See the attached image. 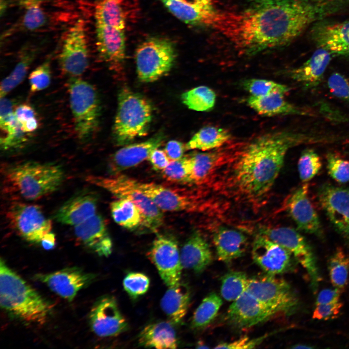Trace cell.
Wrapping results in <instances>:
<instances>
[{
  "mask_svg": "<svg viewBox=\"0 0 349 349\" xmlns=\"http://www.w3.org/2000/svg\"><path fill=\"white\" fill-rule=\"evenodd\" d=\"M0 127L2 133L0 146L4 150L16 148L27 141L25 133L14 114L11 101L0 97Z\"/></svg>",
  "mask_w": 349,
  "mask_h": 349,
  "instance_id": "cell-30",
  "label": "cell"
},
{
  "mask_svg": "<svg viewBox=\"0 0 349 349\" xmlns=\"http://www.w3.org/2000/svg\"><path fill=\"white\" fill-rule=\"evenodd\" d=\"M183 269L201 273L211 263L212 254L209 245L201 233L193 232L183 245L180 251Z\"/></svg>",
  "mask_w": 349,
  "mask_h": 349,
  "instance_id": "cell-27",
  "label": "cell"
},
{
  "mask_svg": "<svg viewBox=\"0 0 349 349\" xmlns=\"http://www.w3.org/2000/svg\"><path fill=\"white\" fill-rule=\"evenodd\" d=\"M216 95L214 91L206 86H200L188 91L181 95L182 102L190 109L206 111L215 106Z\"/></svg>",
  "mask_w": 349,
  "mask_h": 349,
  "instance_id": "cell-42",
  "label": "cell"
},
{
  "mask_svg": "<svg viewBox=\"0 0 349 349\" xmlns=\"http://www.w3.org/2000/svg\"><path fill=\"white\" fill-rule=\"evenodd\" d=\"M284 95L281 94L260 96L251 95L246 99V103L257 113L266 116L307 114V111L286 101Z\"/></svg>",
  "mask_w": 349,
  "mask_h": 349,
  "instance_id": "cell-31",
  "label": "cell"
},
{
  "mask_svg": "<svg viewBox=\"0 0 349 349\" xmlns=\"http://www.w3.org/2000/svg\"><path fill=\"white\" fill-rule=\"evenodd\" d=\"M110 209L114 222L123 227L133 230L142 225L141 211L129 199L118 198L111 203Z\"/></svg>",
  "mask_w": 349,
  "mask_h": 349,
  "instance_id": "cell-37",
  "label": "cell"
},
{
  "mask_svg": "<svg viewBox=\"0 0 349 349\" xmlns=\"http://www.w3.org/2000/svg\"><path fill=\"white\" fill-rule=\"evenodd\" d=\"M95 277L96 275L86 272L75 267L35 275L36 279L46 284L52 291L68 301H72L78 292L91 283Z\"/></svg>",
  "mask_w": 349,
  "mask_h": 349,
  "instance_id": "cell-17",
  "label": "cell"
},
{
  "mask_svg": "<svg viewBox=\"0 0 349 349\" xmlns=\"http://www.w3.org/2000/svg\"><path fill=\"white\" fill-rule=\"evenodd\" d=\"M94 17L95 23L125 30L126 13L124 0H94Z\"/></svg>",
  "mask_w": 349,
  "mask_h": 349,
  "instance_id": "cell-35",
  "label": "cell"
},
{
  "mask_svg": "<svg viewBox=\"0 0 349 349\" xmlns=\"http://www.w3.org/2000/svg\"><path fill=\"white\" fill-rule=\"evenodd\" d=\"M276 314L246 291L230 305L226 319L233 327L243 330L265 322Z\"/></svg>",
  "mask_w": 349,
  "mask_h": 349,
  "instance_id": "cell-16",
  "label": "cell"
},
{
  "mask_svg": "<svg viewBox=\"0 0 349 349\" xmlns=\"http://www.w3.org/2000/svg\"><path fill=\"white\" fill-rule=\"evenodd\" d=\"M242 87L251 95L260 96L274 94H286L290 88L274 81L258 79H248L241 82Z\"/></svg>",
  "mask_w": 349,
  "mask_h": 349,
  "instance_id": "cell-44",
  "label": "cell"
},
{
  "mask_svg": "<svg viewBox=\"0 0 349 349\" xmlns=\"http://www.w3.org/2000/svg\"><path fill=\"white\" fill-rule=\"evenodd\" d=\"M328 270L333 286L341 291L348 283L349 255L342 249H337L330 258Z\"/></svg>",
  "mask_w": 349,
  "mask_h": 349,
  "instance_id": "cell-41",
  "label": "cell"
},
{
  "mask_svg": "<svg viewBox=\"0 0 349 349\" xmlns=\"http://www.w3.org/2000/svg\"><path fill=\"white\" fill-rule=\"evenodd\" d=\"M313 348V347H311L309 345L304 344L296 345L291 347V348L293 349H312Z\"/></svg>",
  "mask_w": 349,
  "mask_h": 349,
  "instance_id": "cell-59",
  "label": "cell"
},
{
  "mask_svg": "<svg viewBox=\"0 0 349 349\" xmlns=\"http://www.w3.org/2000/svg\"><path fill=\"white\" fill-rule=\"evenodd\" d=\"M318 197L334 227L349 239V188L326 184L319 189Z\"/></svg>",
  "mask_w": 349,
  "mask_h": 349,
  "instance_id": "cell-18",
  "label": "cell"
},
{
  "mask_svg": "<svg viewBox=\"0 0 349 349\" xmlns=\"http://www.w3.org/2000/svg\"><path fill=\"white\" fill-rule=\"evenodd\" d=\"M327 159L331 177L339 183L349 182V161L331 153L327 155Z\"/></svg>",
  "mask_w": 349,
  "mask_h": 349,
  "instance_id": "cell-49",
  "label": "cell"
},
{
  "mask_svg": "<svg viewBox=\"0 0 349 349\" xmlns=\"http://www.w3.org/2000/svg\"><path fill=\"white\" fill-rule=\"evenodd\" d=\"M246 291L277 314L289 315L299 307V298L290 284L275 275L249 278Z\"/></svg>",
  "mask_w": 349,
  "mask_h": 349,
  "instance_id": "cell-9",
  "label": "cell"
},
{
  "mask_svg": "<svg viewBox=\"0 0 349 349\" xmlns=\"http://www.w3.org/2000/svg\"><path fill=\"white\" fill-rule=\"evenodd\" d=\"M6 218L13 230L25 240L40 243L51 232L52 223L38 205L22 202H13L6 211Z\"/></svg>",
  "mask_w": 349,
  "mask_h": 349,
  "instance_id": "cell-11",
  "label": "cell"
},
{
  "mask_svg": "<svg viewBox=\"0 0 349 349\" xmlns=\"http://www.w3.org/2000/svg\"><path fill=\"white\" fill-rule=\"evenodd\" d=\"M190 296L188 287L181 282L169 287L164 293L160 301V307L173 324L181 322L185 317L189 307Z\"/></svg>",
  "mask_w": 349,
  "mask_h": 349,
  "instance_id": "cell-33",
  "label": "cell"
},
{
  "mask_svg": "<svg viewBox=\"0 0 349 349\" xmlns=\"http://www.w3.org/2000/svg\"><path fill=\"white\" fill-rule=\"evenodd\" d=\"M345 7V0H248L240 9L218 11L212 27L239 53L252 56L287 46Z\"/></svg>",
  "mask_w": 349,
  "mask_h": 349,
  "instance_id": "cell-1",
  "label": "cell"
},
{
  "mask_svg": "<svg viewBox=\"0 0 349 349\" xmlns=\"http://www.w3.org/2000/svg\"><path fill=\"white\" fill-rule=\"evenodd\" d=\"M118 101L113 134L116 143L121 145L147 134L153 108L146 98L127 88L120 90Z\"/></svg>",
  "mask_w": 349,
  "mask_h": 349,
  "instance_id": "cell-5",
  "label": "cell"
},
{
  "mask_svg": "<svg viewBox=\"0 0 349 349\" xmlns=\"http://www.w3.org/2000/svg\"><path fill=\"white\" fill-rule=\"evenodd\" d=\"M48 0H18L23 10L21 25L27 31H36L47 25L48 16L45 5Z\"/></svg>",
  "mask_w": 349,
  "mask_h": 349,
  "instance_id": "cell-38",
  "label": "cell"
},
{
  "mask_svg": "<svg viewBox=\"0 0 349 349\" xmlns=\"http://www.w3.org/2000/svg\"><path fill=\"white\" fill-rule=\"evenodd\" d=\"M70 107L78 138H89L98 124L100 105L94 86L79 77L70 78L68 82Z\"/></svg>",
  "mask_w": 349,
  "mask_h": 349,
  "instance_id": "cell-6",
  "label": "cell"
},
{
  "mask_svg": "<svg viewBox=\"0 0 349 349\" xmlns=\"http://www.w3.org/2000/svg\"><path fill=\"white\" fill-rule=\"evenodd\" d=\"M14 114L20 126L36 117V113L33 108L31 105L26 103L16 107L14 110Z\"/></svg>",
  "mask_w": 349,
  "mask_h": 349,
  "instance_id": "cell-56",
  "label": "cell"
},
{
  "mask_svg": "<svg viewBox=\"0 0 349 349\" xmlns=\"http://www.w3.org/2000/svg\"><path fill=\"white\" fill-rule=\"evenodd\" d=\"M286 206L300 230L316 235L321 234L320 221L309 199L307 184L295 190L288 198Z\"/></svg>",
  "mask_w": 349,
  "mask_h": 349,
  "instance_id": "cell-24",
  "label": "cell"
},
{
  "mask_svg": "<svg viewBox=\"0 0 349 349\" xmlns=\"http://www.w3.org/2000/svg\"><path fill=\"white\" fill-rule=\"evenodd\" d=\"M311 38L318 48L331 54L349 56V21H319L311 29Z\"/></svg>",
  "mask_w": 349,
  "mask_h": 349,
  "instance_id": "cell-20",
  "label": "cell"
},
{
  "mask_svg": "<svg viewBox=\"0 0 349 349\" xmlns=\"http://www.w3.org/2000/svg\"><path fill=\"white\" fill-rule=\"evenodd\" d=\"M259 234L289 251L307 272L313 292L316 293L321 276L314 252L304 238L296 230L288 227H264Z\"/></svg>",
  "mask_w": 349,
  "mask_h": 349,
  "instance_id": "cell-10",
  "label": "cell"
},
{
  "mask_svg": "<svg viewBox=\"0 0 349 349\" xmlns=\"http://www.w3.org/2000/svg\"><path fill=\"white\" fill-rule=\"evenodd\" d=\"M22 130L26 133L35 131L38 127V122L36 117H34L21 126Z\"/></svg>",
  "mask_w": 349,
  "mask_h": 349,
  "instance_id": "cell-58",
  "label": "cell"
},
{
  "mask_svg": "<svg viewBox=\"0 0 349 349\" xmlns=\"http://www.w3.org/2000/svg\"><path fill=\"white\" fill-rule=\"evenodd\" d=\"M39 47L29 43L22 47L19 58L11 72L1 82L0 97H5L11 91L19 85L25 79L32 63L39 52Z\"/></svg>",
  "mask_w": 349,
  "mask_h": 349,
  "instance_id": "cell-34",
  "label": "cell"
},
{
  "mask_svg": "<svg viewBox=\"0 0 349 349\" xmlns=\"http://www.w3.org/2000/svg\"><path fill=\"white\" fill-rule=\"evenodd\" d=\"M131 185L148 197L161 210L192 211L196 202L187 194L153 183H145L128 177Z\"/></svg>",
  "mask_w": 349,
  "mask_h": 349,
  "instance_id": "cell-19",
  "label": "cell"
},
{
  "mask_svg": "<svg viewBox=\"0 0 349 349\" xmlns=\"http://www.w3.org/2000/svg\"><path fill=\"white\" fill-rule=\"evenodd\" d=\"M186 146L181 142L176 140L169 141L164 149L170 161L178 160L183 157Z\"/></svg>",
  "mask_w": 349,
  "mask_h": 349,
  "instance_id": "cell-55",
  "label": "cell"
},
{
  "mask_svg": "<svg viewBox=\"0 0 349 349\" xmlns=\"http://www.w3.org/2000/svg\"><path fill=\"white\" fill-rule=\"evenodd\" d=\"M222 304L221 297L215 292L207 295L196 309L191 321L193 329L201 330L208 326L216 317Z\"/></svg>",
  "mask_w": 349,
  "mask_h": 349,
  "instance_id": "cell-39",
  "label": "cell"
},
{
  "mask_svg": "<svg viewBox=\"0 0 349 349\" xmlns=\"http://www.w3.org/2000/svg\"><path fill=\"white\" fill-rule=\"evenodd\" d=\"M220 155L219 152H196L189 155L190 163V183L200 184L204 182Z\"/></svg>",
  "mask_w": 349,
  "mask_h": 349,
  "instance_id": "cell-40",
  "label": "cell"
},
{
  "mask_svg": "<svg viewBox=\"0 0 349 349\" xmlns=\"http://www.w3.org/2000/svg\"><path fill=\"white\" fill-rule=\"evenodd\" d=\"M123 285L128 295L133 299H136L147 291L150 279L143 273L130 272L125 276Z\"/></svg>",
  "mask_w": 349,
  "mask_h": 349,
  "instance_id": "cell-48",
  "label": "cell"
},
{
  "mask_svg": "<svg viewBox=\"0 0 349 349\" xmlns=\"http://www.w3.org/2000/svg\"><path fill=\"white\" fill-rule=\"evenodd\" d=\"M327 85L334 96L349 102V79L339 73H334L329 77Z\"/></svg>",
  "mask_w": 349,
  "mask_h": 349,
  "instance_id": "cell-50",
  "label": "cell"
},
{
  "mask_svg": "<svg viewBox=\"0 0 349 349\" xmlns=\"http://www.w3.org/2000/svg\"><path fill=\"white\" fill-rule=\"evenodd\" d=\"M51 59L50 56L35 68L29 75V81L31 92L36 93L47 88L51 79Z\"/></svg>",
  "mask_w": 349,
  "mask_h": 349,
  "instance_id": "cell-47",
  "label": "cell"
},
{
  "mask_svg": "<svg viewBox=\"0 0 349 349\" xmlns=\"http://www.w3.org/2000/svg\"><path fill=\"white\" fill-rule=\"evenodd\" d=\"M135 58L139 79L153 82L168 73L173 67L176 58L175 47L168 39L150 37L138 47Z\"/></svg>",
  "mask_w": 349,
  "mask_h": 349,
  "instance_id": "cell-8",
  "label": "cell"
},
{
  "mask_svg": "<svg viewBox=\"0 0 349 349\" xmlns=\"http://www.w3.org/2000/svg\"><path fill=\"white\" fill-rule=\"evenodd\" d=\"M162 171L163 177L167 180L180 184H190V163L189 155L171 161Z\"/></svg>",
  "mask_w": 349,
  "mask_h": 349,
  "instance_id": "cell-46",
  "label": "cell"
},
{
  "mask_svg": "<svg viewBox=\"0 0 349 349\" xmlns=\"http://www.w3.org/2000/svg\"><path fill=\"white\" fill-rule=\"evenodd\" d=\"M322 167L321 159L313 149L304 150L299 158L298 169L301 180L306 182L317 174Z\"/></svg>",
  "mask_w": 349,
  "mask_h": 349,
  "instance_id": "cell-45",
  "label": "cell"
},
{
  "mask_svg": "<svg viewBox=\"0 0 349 349\" xmlns=\"http://www.w3.org/2000/svg\"><path fill=\"white\" fill-rule=\"evenodd\" d=\"M92 331L100 337L115 336L128 330V325L114 297L103 296L93 304L89 316Z\"/></svg>",
  "mask_w": 349,
  "mask_h": 349,
  "instance_id": "cell-14",
  "label": "cell"
},
{
  "mask_svg": "<svg viewBox=\"0 0 349 349\" xmlns=\"http://www.w3.org/2000/svg\"><path fill=\"white\" fill-rule=\"evenodd\" d=\"M6 181L23 198L35 200L58 189L64 173L58 165L28 161L4 167Z\"/></svg>",
  "mask_w": 349,
  "mask_h": 349,
  "instance_id": "cell-4",
  "label": "cell"
},
{
  "mask_svg": "<svg viewBox=\"0 0 349 349\" xmlns=\"http://www.w3.org/2000/svg\"><path fill=\"white\" fill-rule=\"evenodd\" d=\"M97 197L83 190L69 199L55 212V219L63 224L76 226L96 214Z\"/></svg>",
  "mask_w": 349,
  "mask_h": 349,
  "instance_id": "cell-26",
  "label": "cell"
},
{
  "mask_svg": "<svg viewBox=\"0 0 349 349\" xmlns=\"http://www.w3.org/2000/svg\"><path fill=\"white\" fill-rule=\"evenodd\" d=\"M164 136L158 133L148 140L127 145L113 154L109 162L110 172L117 174L121 171L137 166L163 143Z\"/></svg>",
  "mask_w": 349,
  "mask_h": 349,
  "instance_id": "cell-25",
  "label": "cell"
},
{
  "mask_svg": "<svg viewBox=\"0 0 349 349\" xmlns=\"http://www.w3.org/2000/svg\"><path fill=\"white\" fill-rule=\"evenodd\" d=\"M331 60V53L318 48L307 61L300 67L290 70L288 75L306 89L315 88L321 82Z\"/></svg>",
  "mask_w": 349,
  "mask_h": 349,
  "instance_id": "cell-28",
  "label": "cell"
},
{
  "mask_svg": "<svg viewBox=\"0 0 349 349\" xmlns=\"http://www.w3.org/2000/svg\"><path fill=\"white\" fill-rule=\"evenodd\" d=\"M96 45L100 59L112 68H119L125 58V30L95 23Z\"/></svg>",
  "mask_w": 349,
  "mask_h": 349,
  "instance_id": "cell-21",
  "label": "cell"
},
{
  "mask_svg": "<svg viewBox=\"0 0 349 349\" xmlns=\"http://www.w3.org/2000/svg\"><path fill=\"white\" fill-rule=\"evenodd\" d=\"M254 262L266 273L277 275L290 271L294 266L293 254L287 250L258 234L252 245Z\"/></svg>",
  "mask_w": 349,
  "mask_h": 349,
  "instance_id": "cell-15",
  "label": "cell"
},
{
  "mask_svg": "<svg viewBox=\"0 0 349 349\" xmlns=\"http://www.w3.org/2000/svg\"><path fill=\"white\" fill-rule=\"evenodd\" d=\"M269 334L255 339H250L248 337L244 336L232 342L222 343L217 345L215 349H252L259 345Z\"/></svg>",
  "mask_w": 349,
  "mask_h": 349,
  "instance_id": "cell-52",
  "label": "cell"
},
{
  "mask_svg": "<svg viewBox=\"0 0 349 349\" xmlns=\"http://www.w3.org/2000/svg\"><path fill=\"white\" fill-rule=\"evenodd\" d=\"M343 307L342 303L337 302L316 305L312 318L318 320H327L337 317Z\"/></svg>",
  "mask_w": 349,
  "mask_h": 349,
  "instance_id": "cell-51",
  "label": "cell"
},
{
  "mask_svg": "<svg viewBox=\"0 0 349 349\" xmlns=\"http://www.w3.org/2000/svg\"><path fill=\"white\" fill-rule=\"evenodd\" d=\"M231 138V134L228 130L216 126H207L193 136L186 144V149L208 151L222 146Z\"/></svg>",
  "mask_w": 349,
  "mask_h": 349,
  "instance_id": "cell-36",
  "label": "cell"
},
{
  "mask_svg": "<svg viewBox=\"0 0 349 349\" xmlns=\"http://www.w3.org/2000/svg\"><path fill=\"white\" fill-rule=\"evenodd\" d=\"M306 138L286 131L255 137L238 153L233 165L231 183L237 191L251 200L262 198L271 189L288 150Z\"/></svg>",
  "mask_w": 349,
  "mask_h": 349,
  "instance_id": "cell-2",
  "label": "cell"
},
{
  "mask_svg": "<svg viewBox=\"0 0 349 349\" xmlns=\"http://www.w3.org/2000/svg\"><path fill=\"white\" fill-rule=\"evenodd\" d=\"M341 291L334 289L327 288L322 290L318 293L316 305L337 302L340 301Z\"/></svg>",
  "mask_w": 349,
  "mask_h": 349,
  "instance_id": "cell-54",
  "label": "cell"
},
{
  "mask_svg": "<svg viewBox=\"0 0 349 349\" xmlns=\"http://www.w3.org/2000/svg\"><path fill=\"white\" fill-rule=\"evenodd\" d=\"M176 17L192 25L212 26L218 10L212 0H161Z\"/></svg>",
  "mask_w": 349,
  "mask_h": 349,
  "instance_id": "cell-22",
  "label": "cell"
},
{
  "mask_svg": "<svg viewBox=\"0 0 349 349\" xmlns=\"http://www.w3.org/2000/svg\"><path fill=\"white\" fill-rule=\"evenodd\" d=\"M86 180L101 187L118 198H127L132 201L141 211L142 225L153 232H156L163 222L161 210L147 196L134 188L128 177L119 174L111 176L89 175Z\"/></svg>",
  "mask_w": 349,
  "mask_h": 349,
  "instance_id": "cell-7",
  "label": "cell"
},
{
  "mask_svg": "<svg viewBox=\"0 0 349 349\" xmlns=\"http://www.w3.org/2000/svg\"><path fill=\"white\" fill-rule=\"evenodd\" d=\"M0 304L13 317L35 325L44 324L51 311L49 303L1 258Z\"/></svg>",
  "mask_w": 349,
  "mask_h": 349,
  "instance_id": "cell-3",
  "label": "cell"
},
{
  "mask_svg": "<svg viewBox=\"0 0 349 349\" xmlns=\"http://www.w3.org/2000/svg\"><path fill=\"white\" fill-rule=\"evenodd\" d=\"M148 255L168 287L180 282L183 267L177 242L174 237L158 235L152 243Z\"/></svg>",
  "mask_w": 349,
  "mask_h": 349,
  "instance_id": "cell-13",
  "label": "cell"
},
{
  "mask_svg": "<svg viewBox=\"0 0 349 349\" xmlns=\"http://www.w3.org/2000/svg\"><path fill=\"white\" fill-rule=\"evenodd\" d=\"M148 159L156 170H163L170 162L165 152L158 148L152 151Z\"/></svg>",
  "mask_w": 349,
  "mask_h": 349,
  "instance_id": "cell-53",
  "label": "cell"
},
{
  "mask_svg": "<svg viewBox=\"0 0 349 349\" xmlns=\"http://www.w3.org/2000/svg\"><path fill=\"white\" fill-rule=\"evenodd\" d=\"M173 324L171 321H162L147 325L139 333V344L146 348H176L177 340Z\"/></svg>",
  "mask_w": 349,
  "mask_h": 349,
  "instance_id": "cell-32",
  "label": "cell"
},
{
  "mask_svg": "<svg viewBox=\"0 0 349 349\" xmlns=\"http://www.w3.org/2000/svg\"><path fill=\"white\" fill-rule=\"evenodd\" d=\"M213 240L218 259L226 263L243 255L247 246V238L243 233L226 227L217 229Z\"/></svg>",
  "mask_w": 349,
  "mask_h": 349,
  "instance_id": "cell-29",
  "label": "cell"
},
{
  "mask_svg": "<svg viewBox=\"0 0 349 349\" xmlns=\"http://www.w3.org/2000/svg\"><path fill=\"white\" fill-rule=\"evenodd\" d=\"M44 249L49 250L53 249L56 244L55 235L50 232L46 234L40 242Z\"/></svg>",
  "mask_w": 349,
  "mask_h": 349,
  "instance_id": "cell-57",
  "label": "cell"
},
{
  "mask_svg": "<svg viewBox=\"0 0 349 349\" xmlns=\"http://www.w3.org/2000/svg\"><path fill=\"white\" fill-rule=\"evenodd\" d=\"M77 238L87 248L100 256L108 257L112 250V242L103 218L95 214L74 226Z\"/></svg>",
  "mask_w": 349,
  "mask_h": 349,
  "instance_id": "cell-23",
  "label": "cell"
},
{
  "mask_svg": "<svg viewBox=\"0 0 349 349\" xmlns=\"http://www.w3.org/2000/svg\"><path fill=\"white\" fill-rule=\"evenodd\" d=\"M58 62L63 73L70 78L79 77L87 69L89 50L83 19L76 20L66 32Z\"/></svg>",
  "mask_w": 349,
  "mask_h": 349,
  "instance_id": "cell-12",
  "label": "cell"
},
{
  "mask_svg": "<svg viewBox=\"0 0 349 349\" xmlns=\"http://www.w3.org/2000/svg\"><path fill=\"white\" fill-rule=\"evenodd\" d=\"M249 278L240 271H231L221 279V295L229 301H233L246 291Z\"/></svg>",
  "mask_w": 349,
  "mask_h": 349,
  "instance_id": "cell-43",
  "label": "cell"
}]
</instances>
